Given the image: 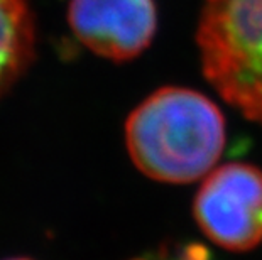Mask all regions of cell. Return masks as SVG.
<instances>
[{
    "instance_id": "3957f363",
    "label": "cell",
    "mask_w": 262,
    "mask_h": 260,
    "mask_svg": "<svg viewBox=\"0 0 262 260\" xmlns=\"http://www.w3.org/2000/svg\"><path fill=\"white\" fill-rule=\"evenodd\" d=\"M193 215L205 237L230 252L262 243V171L228 162L205 176L193 200Z\"/></svg>"
},
{
    "instance_id": "52a82bcc",
    "label": "cell",
    "mask_w": 262,
    "mask_h": 260,
    "mask_svg": "<svg viewBox=\"0 0 262 260\" xmlns=\"http://www.w3.org/2000/svg\"><path fill=\"white\" fill-rule=\"evenodd\" d=\"M7 260H31V258H26V257H17V258H7Z\"/></svg>"
},
{
    "instance_id": "6da1fadb",
    "label": "cell",
    "mask_w": 262,
    "mask_h": 260,
    "mask_svg": "<svg viewBox=\"0 0 262 260\" xmlns=\"http://www.w3.org/2000/svg\"><path fill=\"white\" fill-rule=\"evenodd\" d=\"M225 142L222 110L191 88H159L125 122V146L134 166L168 184L205 178L219 162Z\"/></svg>"
},
{
    "instance_id": "277c9868",
    "label": "cell",
    "mask_w": 262,
    "mask_h": 260,
    "mask_svg": "<svg viewBox=\"0 0 262 260\" xmlns=\"http://www.w3.org/2000/svg\"><path fill=\"white\" fill-rule=\"evenodd\" d=\"M68 24L86 49L120 63L150 46L158 9L154 0H70Z\"/></svg>"
},
{
    "instance_id": "7a4b0ae2",
    "label": "cell",
    "mask_w": 262,
    "mask_h": 260,
    "mask_svg": "<svg viewBox=\"0 0 262 260\" xmlns=\"http://www.w3.org/2000/svg\"><path fill=\"white\" fill-rule=\"evenodd\" d=\"M196 39L205 78L262 125V0H203Z\"/></svg>"
},
{
    "instance_id": "5b68a950",
    "label": "cell",
    "mask_w": 262,
    "mask_h": 260,
    "mask_svg": "<svg viewBox=\"0 0 262 260\" xmlns=\"http://www.w3.org/2000/svg\"><path fill=\"white\" fill-rule=\"evenodd\" d=\"M36 26L29 0H0V98L34 59Z\"/></svg>"
},
{
    "instance_id": "8992f818",
    "label": "cell",
    "mask_w": 262,
    "mask_h": 260,
    "mask_svg": "<svg viewBox=\"0 0 262 260\" xmlns=\"http://www.w3.org/2000/svg\"><path fill=\"white\" fill-rule=\"evenodd\" d=\"M132 260H213V255L200 243H178Z\"/></svg>"
}]
</instances>
